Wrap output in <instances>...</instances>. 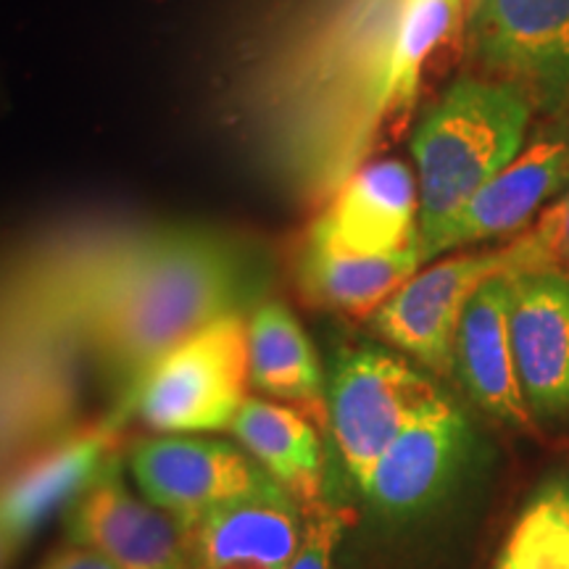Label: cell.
Wrapping results in <instances>:
<instances>
[{
  "instance_id": "cell-1",
  "label": "cell",
  "mask_w": 569,
  "mask_h": 569,
  "mask_svg": "<svg viewBox=\"0 0 569 569\" xmlns=\"http://www.w3.org/2000/svg\"><path fill=\"white\" fill-rule=\"evenodd\" d=\"M243 256L209 232H161L124 256L90 303V338L124 390L206 327L243 315Z\"/></svg>"
},
{
  "instance_id": "cell-2",
  "label": "cell",
  "mask_w": 569,
  "mask_h": 569,
  "mask_svg": "<svg viewBox=\"0 0 569 569\" xmlns=\"http://www.w3.org/2000/svg\"><path fill=\"white\" fill-rule=\"evenodd\" d=\"M530 117L522 88L478 77H461L425 111L411 138L425 264L469 198L525 151Z\"/></svg>"
},
{
  "instance_id": "cell-3",
  "label": "cell",
  "mask_w": 569,
  "mask_h": 569,
  "mask_svg": "<svg viewBox=\"0 0 569 569\" xmlns=\"http://www.w3.org/2000/svg\"><path fill=\"white\" fill-rule=\"evenodd\" d=\"M248 388V325L243 315H230L153 361L124 390L122 411L159 436L222 432Z\"/></svg>"
},
{
  "instance_id": "cell-4",
  "label": "cell",
  "mask_w": 569,
  "mask_h": 569,
  "mask_svg": "<svg viewBox=\"0 0 569 569\" xmlns=\"http://www.w3.org/2000/svg\"><path fill=\"white\" fill-rule=\"evenodd\" d=\"M440 396L436 382L382 348H346L327 388V430L356 486L390 440Z\"/></svg>"
},
{
  "instance_id": "cell-5",
  "label": "cell",
  "mask_w": 569,
  "mask_h": 569,
  "mask_svg": "<svg viewBox=\"0 0 569 569\" xmlns=\"http://www.w3.org/2000/svg\"><path fill=\"white\" fill-rule=\"evenodd\" d=\"M507 272V253H459L436 261L401 284L372 317V330L438 377H453L457 332L469 298L493 274Z\"/></svg>"
},
{
  "instance_id": "cell-6",
  "label": "cell",
  "mask_w": 569,
  "mask_h": 569,
  "mask_svg": "<svg viewBox=\"0 0 569 569\" xmlns=\"http://www.w3.org/2000/svg\"><path fill=\"white\" fill-rule=\"evenodd\" d=\"M130 472L140 493L182 528L234 498L277 486L243 448L198 436L138 440L130 451Z\"/></svg>"
},
{
  "instance_id": "cell-7",
  "label": "cell",
  "mask_w": 569,
  "mask_h": 569,
  "mask_svg": "<svg viewBox=\"0 0 569 569\" xmlns=\"http://www.w3.org/2000/svg\"><path fill=\"white\" fill-rule=\"evenodd\" d=\"M467 34L475 59L503 82L543 101L569 92V0H472Z\"/></svg>"
},
{
  "instance_id": "cell-8",
  "label": "cell",
  "mask_w": 569,
  "mask_h": 569,
  "mask_svg": "<svg viewBox=\"0 0 569 569\" xmlns=\"http://www.w3.org/2000/svg\"><path fill=\"white\" fill-rule=\"evenodd\" d=\"M67 538L103 553L117 569H190L182 525L132 493L119 453L67 509Z\"/></svg>"
},
{
  "instance_id": "cell-9",
  "label": "cell",
  "mask_w": 569,
  "mask_h": 569,
  "mask_svg": "<svg viewBox=\"0 0 569 569\" xmlns=\"http://www.w3.org/2000/svg\"><path fill=\"white\" fill-rule=\"evenodd\" d=\"M509 338L536 419L569 417V274L507 269Z\"/></svg>"
},
{
  "instance_id": "cell-10",
  "label": "cell",
  "mask_w": 569,
  "mask_h": 569,
  "mask_svg": "<svg viewBox=\"0 0 569 569\" xmlns=\"http://www.w3.org/2000/svg\"><path fill=\"white\" fill-rule=\"evenodd\" d=\"M306 238L361 256H388L417 246V174L398 159L367 163L348 177Z\"/></svg>"
},
{
  "instance_id": "cell-11",
  "label": "cell",
  "mask_w": 569,
  "mask_h": 569,
  "mask_svg": "<svg viewBox=\"0 0 569 569\" xmlns=\"http://www.w3.org/2000/svg\"><path fill=\"white\" fill-rule=\"evenodd\" d=\"M306 507L282 486L234 498L184 525L190 569H288L303 538Z\"/></svg>"
},
{
  "instance_id": "cell-12",
  "label": "cell",
  "mask_w": 569,
  "mask_h": 569,
  "mask_svg": "<svg viewBox=\"0 0 569 569\" xmlns=\"http://www.w3.org/2000/svg\"><path fill=\"white\" fill-rule=\"evenodd\" d=\"M119 425L122 419L111 417L80 427L13 469L11 478L0 482V525L6 532L24 546L56 511H67L119 453Z\"/></svg>"
},
{
  "instance_id": "cell-13",
  "label": "cell",
  "mask_w": 569,
  "mask_h": 569,
  "mask_svg": "<svg viewBox=\"0 0 569 569\" xmlns=\"http://www.w3.org/2000/svg\"><path fill=\"white\" fill-rule=\"evenodd\" d=\"M465 440V417L440 393L377 457L361 480V493L375 509L393 517L430 507L451 480Z\"/></svg>"
},
{
  "instance_id": "cell-14",
  "label": "cell",
  "mask_w": 569,
  "mask_h": 569,
  "mask_svg": "<svg viewBox=\"0 0 569 569\" xmlns=\"http://www.w3.org/2000/svg\"><path fill=\"white\" fill-rule=\"evenodd\" d=\"M569 184V140L538 138L503 172L469 198L432 248L440 253L507 238L536 222L543 206Z\"/></svg>"
},
{
  "instance_id": "cell-15",
  "label": "cell",
  "mask_w": 569,
  "mask_h": 569,
  "mask_svg": "<svg viewBox=\"0 0 569 569\" xmlns=\"http://www.w3.org/2000/svg\"><path fill=\"white\" fill-rule=\"evenodd\" d=\"M453 375L482 411L511 427L530 425L509 338L507 274H493L469 298L457 332Z\"/></svg>"
},
{
  "instance_id": "cell-16",
  "label": "cell",
  "mask_w": 569,
  "mask_h": 569,
  "mask_svg": "<svg viewBox=\"0 0 569 569\" xmlns=\"http://www.w3.org/2000/svg\"><path fill=\"white\" fill-rule=\"evenodd\" d=\"M251 388L288 401L327 425V386L319 353L298 317L280 301H261L246 319Z\"/></svg>"
},
{
  "instance_id": "cell-17",
  "label": "cell",
  "mask_w": 569,
  "mask_h": 569,
  "mask_svg": "<svg viewBox=\"0 0 569 569\" xmlns=\"http://www.w3.org/2000/svg\"><path fill=\"white\" fill-rule=\"evenodd\" d=\"M317 427L298 407L248 396L230 432L277 486L311 507L325 482V448Z\"/></svg>"
},
{
  "instance_id": "cell-18",
  "label": "cell",
  "mask_w": 569,
  "mask_h": 569,
  "mask_svg": "<svg viewBox=\"0 0 569 569\" xmlns=\"http://www.w3.org/2000/svg\"><path fill=\"white\" fill-rule=\"evenodd\" d=\"M422 264L419 243L388 256H361L306 238L296 261V280L306 301L319 309L372 317Z\"/></svg>"
},
{
  "instance_id": "cell-19",
  "label": "cell",
  "mask_w": 569,
  "mask_h": 569,
  "mask_svg": "<svg viewBox=\"0 0 569 569\" xmlns=\"http://www.w3.org/2000/svg\"><path fill=\"white\" fill-rule=\"evenodd\" d=\"M493 569H569V478L549 480L525 503Z\"/></svg>"
},
{
  "instance_id": "cell-20",
  "label": "cell",
  "mask_w": 569,
  "mask_h": 569,
  "mask_svg": "<svg viewBox=\"0 0 569 569\" xmlns=\"http://www.w3.org/2000/svg\"><path fill=\"white\" fill-rule=\"evenodd\" d=\"M461 0H407L398 19L393 56L388 69V98L409 103L430 53L457 27Z\"/></svg>"
},
{
  "instance_id": "cell-21",
  "label": "cell",
  "mask_w": 569,
  "mask_h": 569,
  "mask_svg": "<svg viewBox=\"0 0 569 569\" xmlns=\"http://www.w3.org/2000/svg\"><path fill=\"white\" fill-rule=\"evenodd\" d=\"M507 269H557L569 274V188L553 198L528 232H522L509 248Z\"/></svg>"
},
{
  "instance_id": "cell-22",
  "label": "cell",
  "mask_w": 569,
  "mask_h": 569,
  "mask_svg": "<svg viewBox=\"0 0 569 569\" xmlns=\"http://www.w3.org/2000/svg\"><path fill=\"white\" fill-rule=\"evenodd\" d=\"M348 522L351 517L346 511L327 507L322 501L306 507L303 538L288 569H338L336 553Z\"/></svg>"
},
{
  "instance_id": "cell-23",
  "label": "cell",
  "mask_w": 569,
  "mask_h": 569,
  "mask_svg": "<svg viewBox=\"0 0 569 569\" xmlns=\"http://www.w3.org/2000/svg\"><path fill=\"white\" fill-rule=\"evenodd\" d=\"M40 569H117L111 565L103 553L96 549H88V546L69 543L61 546L59 551H53L51 557L42 561Z\"/></svg>"
},
{
  "instance_id": "cell-24",
  "label": "cell",
  "mask_w": 569,
  "mask_h": 569,
  "mask_svg": "<svg viewBox=\"0 0 569 569\" xmlns=\"http://www.w3.org/2000/svg\"><path fill=\"white\" fill-rule=\"evenodd\" d=\"M21 543L13 536L6 532L3 525H0V569H9L11 561L17 559Z\"/></svg>"
}]
</instances>
